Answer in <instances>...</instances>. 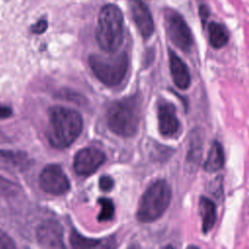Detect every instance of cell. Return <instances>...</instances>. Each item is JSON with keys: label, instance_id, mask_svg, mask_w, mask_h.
<instances>
[{"label": "cell", "instance_id": "cell-1", "mask_svg": "<svg viewBox=\"0 0 249 249\" xmlns=\"http://www.w3.org/2000/svg\"><path fill=\"white\" fill-rule=\"evenodd\" d=\"M83 130V118L79 112L64 106L55 105L49 110L47 138L58 149L70 146Z\"/></svg>", "mask_w": 249, "mask_h": 249}, {"label": "cell", "instance_id": "cell-2", "mask_svg": "<svg viewBox=\"0 0 249 249\" xmlns=\"http://www.w3.org/2000/svg\"><path fill=\"white\" fill-rule=\"evenodd\" d=\"M124 39V15L115 4L104 5L97 17L95 40L99 48L107 53L119 50Z\"/></svg>", "mask_w": 249, "mask_h": 249}, {"label": "cell", "instance_id": "cell-3", "mask_svg": "<svg viewBox=\"0 0 249 249\" xmlns=\"http://www.w3.org/2000/svg\"><path fill=\"white\" fill-rule=\"evenodd\" d=\"M140 113V100L137 95L116 100L108 108L107 125L119 136L131 137L137 132Z\"/></svg>", "mask_w": 249, "mask_h": 249}, {"label": "cell", "instance_id": "cell-4", "mask_svg": "<svg viewBox=\"0 0 249 249\" xmlns=\"http://www.w3.org/2000/svg\"><path fill=\"white\" fill-rule=\"evenodd\" d=\"M171 189L166 181L157 180L143 193L136 211V218L142 223L159 219L167 209L171 200Z\"/></svg>", "mask_w": 249, "mask_h": 249}, {"label": "cell", "instance_id": "cell-5", "mask_svg": "<svg viewBox=\"0 0 249 249\" xmlns=\"http://www.w3.org/2000/svg\"><path fill=\"white\" fill-rule=\"evenodd\" d=\"M89 65L95 77L106 86H117L124 78L128 59L124 52L111 54H90Z\"/></svg>", "mask_w": 249, "mask_h": 249}, {"label": "cell", "instance_id": "cell-6", "mask_svg": "<svg viewBox=\"0 0 249 249\" xmlns=\"http://www.w3.org/2000/svg\"><path fill=\"white\" fill-rule=\"evenodd\" d=\"M164 26L171 43L183 52H189L193 46V35L185 18L172 9L163 13Z\"/></svg>", "mask_w": 249, "mask_h": 249}, {"label": "cell", "instance_id": "cell-7", "mask_svg": "<svg viewBox=\"0 0 249 249\" xmlns=\"http://www.w3.org/2000/svg\"><path fill=\"white\" fill-rule=\"evenodd\" d=\"M39 185L46 193L59 196L67 193L70 189L68 177L58 164H48L40 173Z\"/></svg>", "mask_w": 249, "mask_h": 249}, {"label": "cell", "instance_id": "cell-8", "mask_svg": "<svg viewBox=\"0 0 249 249\" xmlns=\"http://www.w3.org/2000/svg\"><path fill=\"white\" fill-rule=\"evenodd\" d=\"M105 154L96 148H84L74 157L73 167L80 176H89L94 173L105 161Z\"/></svg>", "mask_w": 249, "mask_h": 249}, {"label": "cell", "instance_id": "cell-9", "mask_svg": "<svg viewBox=\"0 0 249 249\" xmlns=\"http://www.w3.org/2000/svg\"><path fill=\"white\" fill-rule=\"evenodd\" d=\"M132 20L143 39L148 40L155 31L151 11L143 0H127Z\"/></svg>", "mask_w": 249, "mask_h": 249}, {"label": "cell", "instance_id": "cell-10", "mask_svg": "<svg viewBox=\"0 0 249 249\" xmlns=\"http://www.w3.org/2000/svg\"><path fill=\"white\" fill-rule=\"evenodd\" d=\"M36 237L39 245L44 248H64L63 229L55 220H47L43 222L36 231Z\"/></svg>", "mask_w": 249, "mask_h": 249}, {"label": "cell", "instance_id": "cell-11", "mask_svg": "<svg viewBox=\"0 0 249 249\" xmlns=\"http://www.w3.org/2000/svg\"><path fill=\"white\" fill-rule=\"evenodd\" d=\"M160 133L164 137H174L180 128L175 106L167 101H160L158 106Z\"/></svg>", "mask_w": 249, "mask_h": 249}, {"label": "cell", "instance_id": "cell-12", "mask_svg": "<svg viewBox=\"0 0 249 249\" xmlns=\"http://www.w3.org/2000/svg\"><path fill=\"white\" fill-rule=\"evenodd\" d=\"M170 74L175 86L180 89H186L191 84V75L187 64L172 51L168 50Z\"/></svg>", "mask_w": 249, "mask_h": 249}, {"label": "cell", "instance_id": "cell-13", "mask_svg": "<svg viewBox=\"0 0 249 249\" xmlns=\"http://www.w3.org/2000/svg\"><path fill=\"white\" fill-rule=\"evenodd\" d=\"M198 209L202 220V231L207 233L213 228L216 222V205L210 198L206 196H200Z\"/></svg>", "mask_w": 249, "mask_h": 249}, {"label": "cell", "instance_id": "cell-14", "mask_svg": "<svg viewBox=\"0 0 249 249\" xmlns=\"http://www.w3.org/2000/svg\"><path fill=\"white\" fill-rule=\"evenodd\" d=\"M224 162L225 155L223 147L218 141H214L208 151L203 168L207 172H216L224 166Z\"/></svg>", "mask_w": 249, "mask_h": 249}, {"label": "cell", "instance_id": "cell-15", "mask_svg": "<svg viewBox=\"0 0 249 249\" xmlns=\"http://www.w3.org/2000/svg\"><path fill=\"white\" fill-rule=\"evenodd\" d=\"M207 28L209 43L214 49H221L228 44L230 34L227 27L223 23L211 21L208 23Z\"/></svg>", "mask_w": 249, "mask_h": 249}, {"label": "cell", "instance_id": "cell-16", "mask_svg": "<svg viewBox=\"0 0 249 249\" xmlns=\"http://www.w3.org/2000/svg\"><path fill=\"white\" fill-rule=\"evenodd\" d=\"M101 242L102 241L99 239L85 237L74 230L72 231L70 235V243L71 246L74 248H93L100 245Z\"/></svg>", "mask_w": 249, "mask_h": 249}, {"label": "cell", "instance_id": "cell-17", "mask_svg": "<svg viewBox=\"0 0 249 249\" xmlns=\"http://www.w3.org/2000/svg\"><path fill=\"white\" fill-rule=\"evenodd\" d=\"M98 203L101 206V211L97 216L98 221L100 222L110 221L114 217V213H115V206L113 201L107 197H100L98 199Z\"/></svg>", "mask_w": 249, "mask_h": 249}, {"label": "cell", "instance_id": "cell-18", "mask_svg": "<svg viewBox=\"0 0 249 249\" xmlns=\"http://www.w3.org/2000/svg\"><path fill=\"white\" fill-rule=\"evenodd\" d=\"M98 184L102 192H110L114 187V180L108 175H103L99 178Z\"/></svg>", "mask_w": 249, "mask_h": 249}, {"label": "cell", "instance_id": "cell-19", "mask_svg": "<svg viewBox=\"0 0 249 249\" xmlns=\"http://www.w3.org/2000/svg\"><path fill=\"white\" fill-rule=\"evenodd\" d=\"M47 28H48V21L42 18L31 26V31L35 34H42L47 30Z\"/></svg>", "mask_w": 249, "mask_h": 249}, {"label": "cell", "instance_id": "cell-20", "mask_svg": "<svg viewBox=\"0 0 249 249\" xmlns=\"http://www.w3.org/2000/svg\"><path fill=\"white\" fill-rule=\"evenodd\" d=\"M198 16L200 18V20H201L202 24H204L205 21L208 19V18L210 16V10H209L207 5H205V4L199 5V7H198Z\"/></svg>", "mask_w": 249, "mask_h": 249}, {"label": "cell", "instance_id": "cell-21", "mask_svg": "<svg viewBox=\"0 0 249 249\" xmlns=\"http://www.w3.org/2000/svg\"><path fill=\"white\" fill-rule=\"evenodd\" d=\"M15 247V243L13 242V240L8 237L5 233L0 232V249H6V248H14Z\"/></svg>", "mask_w": 249, "mask_h": 249}, {"label": "cell", "instance_id": "cell-22", "mask_svg": "<svg viewBox=\"0 0 249 249\" xmlns=\"http://www.w3.org/2000/svg\"><path fill=\"white\" fill-rule=\"evenodd\" d=\"M14 185L7 181L5 178L0 177V193H9L11 190L14 189Z\"/></svg>", "mask_w": 249, "mask_h": 249}, {"label": "cell", "instance_id": "cell-23", "mask_svg": "<svg viewBox=\"0 0 249 249\" xmlns=\"http://www.w3.org/2000/svg\"><path fill=\"white\" fill-rule=\"evenodd\" d=\"M12 109L6 105L0 104V118L1 119H5V118H9L12 115Z\"/></svg>", "mask_w": 249, "mask_h": 249}]
</instances>
